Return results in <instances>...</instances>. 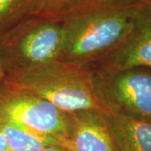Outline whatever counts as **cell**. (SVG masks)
Masks as SVG:
<instances>
[{
	"label": "cell",
	"instance_id": "obj_1",
	"mask_svg": "<svg viewBox=\"0 0 151 151\" xmlns=\"http://www.w3.org/2000/svg\"><path fill=\"white\" fill-rule=\"evenodd\" d=\"M142 3L96 1L60 19L63 36L60 60L92 65L127 34Z\"/></svg>",
	"mask_w": 151,
	"mask_h": 151
},
{
	"label": "cell",
	"instance_id": "obj_2",
	"mask_svg": "<svg viewBox=\"0 0 151 151\" xmlns=\"http://www.w3.org/2000/svg\"><path fill=\"white\" fill-rule=\"evenodd\" d=\"M2 82L47 101L65 113L100 110L91 65L56 60L7 74Z\"/></svg>",
	"mask_w": 151,
	"mask_h": 151
},
{
	"label": "cell",
	"instance_id": "obj_3",
	"mask_svg": "<svg viewBox=\"0 0 151 151\" xmlns=\"http://www.w3.org/2000/svg\"><path fill=\"white\" fill-rule=\"evenodd\" d=\"M62 38L60 21L24 19L0 38V61L6 75L59 60Z\"/></svg>",
	"mask_w": 151,
	"mask_h": 151
},
{
	"label": "cell",
	"instance_id": "obj_4",
	"mask_svg": "<svg viewBox=\"0 0 151 151\" xmlns=\"http://www.w3.org/2000/svg\"><path fill=\"white\" fill-rule=\"evenodd\" d=\"M92 80L99 105H108L151 120V68H92Z\"/></svg>",
	"mask_w": 151,
	"mask_h": 151
},
{
	"label": "cell",
	"instance_id": "obj_5",
	"mask_svg": "<svg viewBox=\"0 0 151 151\" xmlns=\"http://www.w3.org/2000/svg\"><path fill=\"white\" fill-rule=\"evenodd\" d=\"M0 119L24 125L60 142L64 139L69 114L28 92L0 82Z\"/></svg>",
	"mask_w": 151,
	"mask_h": 151
},
{
	"label": "cell",
	"instance_id": "obj_6",
	"mask_svg": "<svg viewBox=\"0 0 151 151\" xmlns=\"http://www.w3.org/2000/svg\"><path fill=\"white\" fill-rule=\"evenodd\" d=\"M91 66L106 70L151 68V0L138 8L129 31L119 43Z\"/></svg>",
	"mask_w": 151,
	"mask_h": 151
},
{
	"label": "cell",
	"instance_id": "obj_7",
	"mask_svg": "<svg viewBox=\"0 0 151 151\" xmlns=\"http://www.w3.org/2000/svg\"><path fill=\"white\" fill-rule=\"evenodd\" d=\"M65 137L60 142L68 151H121L101 110L68 113Z\"/></svg>",
	"mask_w": 151,
	"mask_h": 151
},
{
	"label": "cell",
	"instance_id": "obj_8",
	"mask_svg": "<svg viewBox=\"0 0 151 151\" xmlns=\"http://www.w3.org/2000/svg\"><path fill=\"white\" fill-rule=\"evenodd\" d=\"M121 151H151V120L100 104Z\"/></svg>",
	"mask_w": 151,
	"mask_h": 151
},
{
	"label": "cell",
	"instance_id": "obj_9",
	"mask_svg": "<svg viewBox=\"0 0 151 151\" xmlns=\"http://www.w3.org/2000/svg\"><path fill=\"white\" fill-rule=\"evenodd\" d=\"M0 131L9 151H39L48 146L60 145L50 135L3 119H0Z\"/></svg>",
	"mask_w": 151,
	"mask_h": 151
},
{
	"label": "cell",
	"instance_id": "obj_10",
	"mask_svg": "<svg viewBox=\"0 0 151 151\" xmlns=\"http://www.w3.org/2000/svg\"><path fill=\"white\" fill-rule=\"evenodd\" d=\"M97 0H31L30 17L59 20L83 6Z\"/></svg>",
	"mask_w": 151,
	"mask_h": 151
},
{
	"label": "cell",
	"instance_id": "obj_11",
	"mask_svg": "<svg viewBox=\"0 0 151 151\" xmlns=\"http://www.w3.org/2000/svg\"><path fill=\"white\" fill-rule=\"evenodd\" d=\"M31 0H0V38L30 17Z\"/></svg>",
	"mask_w": 151,
	"mask_h": 151
},
{
	"label": "cell",
	"instance_id": "obj_12",
	"mask_svg": "<svg viewBox=\"0 0 151 151\" xmlns=\"http://www.w3.org/2000/svg\"><path fill=\"white\" fill-rule=\"evenodd\" d=\"M101 2H111V3H116V4H138L142 3L146 0H97Z\"/></svg>",
	"mask_w": 151,
	"mask_h": 151
},
{
	"label": "cell",
	"instance_id": "obj_13",
	"mask_svg": "<svg viewBox=\"0 0 151 151\" xmlns=\"http://www.w3.org/2000/svg\"><path fill=\"white\" fill-rule=\"evenodd\" d=\"M39 151H68L65 148H64L63 146H61L60 145H51L45 147L42 150Z\"/></svg>",
	"mask_w": 151,
	"mask_h": 151
},
{
	"label": "cell",
	"instance_id": "obj_14",
	"mask_svg": "<svg viewBox=\"0 0 151 151\" xmlns=\"http://www.w3.org/2000/svg\"><path fill=\"white\" fill-rule=\"evenodd\" d=\"M0 151H9L7 148V145L5 144V141L4 139V137L1 134V131H0Z\"/></svg>",
	"mask_w": 151,
	"mask_h": 151
},
{
	"label": "cell",
	"instance_id": "obj_15",
	"mask_svg": "<svg viewBox=\"0 0 151 151\" xmlns=\"http://www.w3.org/2000/svg\"><path fill=\"white\" fill-rule=\"evenodd\" d=\"M5 76H6L5 70H4V69L3 65H2V63H1V61H0V82L4 80Z\"/></svg>",
	"mask_w": 151,
	"mask_h": 151
}]
</instances>
